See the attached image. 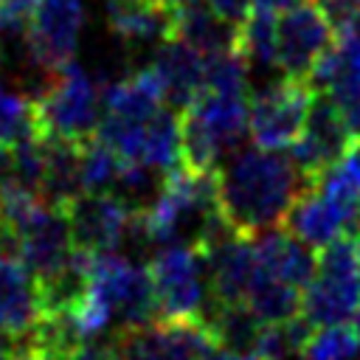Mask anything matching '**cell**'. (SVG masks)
Instances as JSON below:
<instances>
[{
  "label": "cell",
  "instance_id": "603a6c76",
  "mask_svg": "<svg viewBox=\"0 0 360 360\" xmlns=\"http://www.w3.org/2000/svg\"><path fill=\"white\" fill-rule=\"evenodd\" d=\"M301 298L304 292L281 278L267 276L262 267L245 295V304L262 323H287L290 318L301 315Z\"/></svg>",
  "mask_w": 360,
  "mask_h": 360
},
{
  "label": "cell",
  "instance_id": "f1b7e54d",
  "mask_svg": "<svg viewBox=\"0 0 360 360\" xmlns=\"http://www.w3.org/2000/svg\"><path fill=\"white\" fill-rule=\"evenodd\" d=\"M335 101V98H332ZM338 107H340V112H343V118L349 121V127H352V132L360 138V87L354 90V93H349V96H343V98H338L335 101Z\"/></svg>",
  "mask_w": 360,
  "mask_h": 360
},
{
  "label": "cell",
  "instance_id": "5bb4252c",
  "mask_svg": "<svg viewBox=\"0 0 360 360\" xmlns=\"http://www.w3.org/2000/svg\"><path fill=\"white\" fill-rule=\"evenodd\" d=\"M149 65L160 79L166 104L177 112L186 110L205 84V53L183 39H163Z\"/></svg>",
  "mask_w": 360,
  "mask_h": 360
},
{
  "label": "cell",
  "instance_id": "3957f363",
  "mask_svg": "<svg viewBox=\"0 0 360 360\" xmlns=\"http://www.w3.org/2000/svg\"><path fill=\"white\" fill-rule=\"evenodd\" d=\"M158 318H205L214 307L205 253L197 245H160L149 259Z\"/></svg>",
  "mask_w": 360,
  "mask_h": 360
},
{
  "label": "cell",
  "instance_id": "ba28073f",
  "mask_svg": "<svg viewBox=\"0 0 360 360\" xmlns=\"http://www.w3.org/2000/svg\"><path fill=\"white\" fill-rule=\"evenodd\" d=\"M11 231L20 242V259L31 267L37 281H45L65 270L76 256V242L70 233V222L65 208H56L39 200L31 211H25Z\"/></svg>",
  "mask_w": 360,
  "mask_h": 360
},
{
  "label": "cell",
  "instance_id": "9c48e42d",
  "mask_svg": "<svg viewBox=\"0 0 360 360\" xmlns=\"http://www.w3.org/2000/svg\"><path fill=\"white\" fill-rule=\"evenodd\" d=\"M360 138L352 132L340 107L323 93V96H315V101L309 107V115H307V124H304V132L290 146V158L301 169L304 180L312 186Z\"/></svg>",
  "mask_w": 360,
  "mask_h": 360
},
{
  "label": "cell",
  "instance_id": "44dd1931",
  "mask_svg": "<svg viewBox=\"0 0 360 360\" xmlns=\"http://www.w3.org/2000/svg\"><path fill=\"white\" fill-rule=\"evenodd\" d=\"M202 321H205L211 338L219 346L256 354V343H259V335H262L264 323L250 312V307L245 301H236V304L214 301V307L208 309V315Z\"/></svg>",
  "mask_w": 360,
  "mask_h": 360
},
{
  "label": "cell",
  "instance_id": "836d02e7",
  "mask_svg": "<svg viewBox=\"0 0 360 360\" xmlns=\"http://www.w3.org/2000/svg\"><path fill=\"white\" fill-rule=\"evenodd\" d=\"M11 352H14V340L0 332V360H11Z\"/></svg>",
  "mask_w": 360,
  "mask_h": 360
},
{
  "label": "cell",
  "instance_id": "83f0119b",
  "mask_svg": "<svg viewBox=\"0 0 360 360\" xmlns=\"http://www.w3.org/2000/svg\"><path fill=\"white\" fill-rule=\"evenodd\" d=\"M205 3L231 25H239L250 14V0H205Z\"/></svg>",
  "mask_w": 360,
  "mask_h": 360
},
{
  "label": "cell",
  "instance_id": "8d00e7d4",
  "mask_svg": "<svg viewBox=\"0 0 360 360\" xmlns=\"http://www.w3.org/2000/svg\"><path fill=\"white\" fill-rule=\"evenodd\" d=\"M354 321H357V329H360V309H357V318Z\"/></svg>",
  "mask_w": 360,
  "mask_h": 360
},
{
  "label": "cell",
  "instance_id": "d6986e66",
  "mask_svg": "<svg viewBox=\"0 0 360 360\" xmlns=\"http://www.w3.org/2000/svg\"><path fill=\"white\" fill-rule=\"evenodd\" d=\"M110 28L127 42L172 39L174 6L166 0H104Z\"/></svg>",
  "mask_w": 360,
  "mask_h": 360
},
{
  "label": "cell",
  "instance_id": "7c38bea8",
  "mask_svg": "<svg viewBox=\"0 0 360 360\" xmlns=\"http://www.w3.org/2000/svg\"><path fill=\"white\" fill-rule=\"evenodd\" d=\"M202 253H205V264H208V284H211L214 301H219V304L245 301V295L259 273V256H256L253 236L228 231L222 239L208 245Z\"/></svg>",
  "mask_w": 360,
  "mask_h": 360
},
{
  "label": "cell",
  "instance_id": "4dcf8cb0",
  "mask_svg": "<svg viewBox=\"0 0 360 360\" xmlns=\"http://www.w3.org/2000/svg\"><path fill=\"white\" fill-rule=\"evenodd\" d=\"M301 3H307V0H250V8L270 11V14H284V11H290Z\"/></svg>",
  "mask_w": 360,
  "mask_h": 360
},
{
  "label": "cell",
  "instance_id": "4316f807",
  "mask_svg": "<svg viewBox=\"0 0 360 360\" xmlns=\"http://www.w3.org/2000/svg\"><path fill=\"white\" fill-rule=\"evenodd\" d=\"M360 357V329L349 323L321 326L312 332L301 352V360H357Z\"/></svg>",
  "mask_w": 360,
  "mask_h": 360
},
{
  "label": "cell",
  "instance_id": "2e32d148",
  "mask_svg": "<svg viewBox=\"0 0 360 360\" xmlns=\"http://www.w3.org/2000/svg\"><path fill=\"white\" fill-rule=\"evenodd\" d=\"M256 242V256H259V267L273 276L281 278L298 290H304L318 267V256L312 253L309 245H304L298 236H292L290 231H262L253 236Z\"/></svg>",
  "mask_w": 360,
  "mask_h": 360
},
{
  "label": "cell",
  "instance_id": "4fadbf2b",
  "mask_svg": "<svg viewBox=\"0 0 360 360\" xmlns=\"http://www.w3.org/2000/svg\"><path fill=\"white\" fill-rule=\"evenodd\" d=\"M39 284L20 256H0V332L14 343L39 321Z\"/></svg>",
  "mask_w": 360,
  "mask_h": 360
},
{
  "label": "cell",
  "instance_id": "52a82bcc",
  "mask_svg": "<svg viewBox=\"0 0 360 360\" xmlns=\"http://www.w3.org/2000/svg\"><path fill=\"white\" fill-rule=\"evenodd\" d=\"M82 25V0H39L25 25V48L31 62L45 73H59L62 68L76 62Z\"/></svg>",
  "mask_w": 360,
  "mask_h": 360
},
{
  "label": "cell",
  "instance_id": "ffe728a7",
  "mask_svg": "<svg viewBox=\"0 0 360 360\" xmlns=\"http://www.w3.org/2000/svg\"><path fill=\"white\" fill-rule=\"evenodd\" d=\"M172 37L188 42L200 53H214L225 48H236V25L225 22L205 0H191L183 6H174V25Z\"/></svg>",
  "mask_w": 360,
  "mask_h": 360
},
{
  "label": "cell",
  "instance_id": "9a60e30c",
  "mask_svg": "<svg viewBox=\"0 0 360 360\" xmlns=\"http://www.w3.org/2000/svg\"><path fill=\"white\" fill-rule=\"evenodd\" d=\"M284 231L298 236L304 245L321 250L343 233H354V219L338 208L318 186H307L284 217Z\"/></svg>",
  "mask_w": 360,
  "mask_h": 360
},
{
  "label": "cell",
  "instance_id": "d6a6232c",
  "mask_svg": "<svg viewBox=\"0 0 360 360\" xmlns=\"http://www.w3.org/2000/svg\"><path fill=\"white\" fill-rule=\"evenodd\" d=\"M11 360H48L45 354H39L34 346L28 343H14V352H11Z\"/></svg>",
  "mask_w": 360,
  "mask_h": 360
},
{
  "label": "cell",
  "instance_id": "6da1fadb",
  "mask_svg": "<svg viewBox=\"0 0 360 360\" xmlns=\"http://www.w3.org/2000/svg\"><path fill=\"white\" fill-rule=\"evenodd\" d=\"M217 183L225 219L245 236L281 225L290 205L309 186L292 158L264 146L228 155V163L217 169Z\"/></svg>",
  "mask_w": 360,
  "mask_h": 360
},
{
  "label": "cell",
  "instance_id": "74e56055",
  "mask_svg": "<svg viewBox=\"0 0 360 360\" xmlns=\"http://www.w3.org/2000/svg\"><path fill=\"white\" fill-rule=\"evenodd\" d=\"M62 360H76V357H73V354H70V357H62Z\"/></svg>",
  "mask_w": 360,
  "mask_h": 360
},
{
  "label": "cell",
  "instance_id": "8992f818",
  "mask_svg": "<svg viewBox=\"0 0 360 360\" xmlns=\"http://www.w3.org/2000/svg\"><path fill=\"white\" fill-rule=\"evenodd\" d=\"M214 343L200 318H158L112 335L118 360H205Z\"/></svg>",
  "mask_w": 360,
  "mask_h": 360
},
{
  "label": "cell",
  "instance_id": "484cf974",
  "mask_svg": "<svg viewBox=\"0 0 360 360\" xmlns=\"http://www.w3.org/2000/svg\"><path fill=\"white\" fill-rule=\"evenodd\" d=\"M121 155L104 143L98 135H90L82 141V183L84 191H112L121 172H124Z\"/></svg>",
  "mask_w": 360,
  "mask_h": 360
},
{
  "label": "cell",
  "instance_id": "8fae6325",
  "mask_svg": "<svg viewBox=\"0 0 360 360\" xmlns=\"http://www.w3.org/2000/svg\"><path fill=\"white\" fill-rule=\"evenodd\" d=\"M65 214L73 242L84 253L118 250L127 242L135 217V211L112 191H84L65 208Z\"/></svg>",
  "mask_w": 360,
  "mask_h": 360
},
{
  "label": "cell",
  "instance_id": "5b68a950",
  "mask_svg": "<svg viewBox=\"0 0 360 360\" xmlns=\"http://www.w3.org/2000/svg\"><path fill=\"white\" fill-rule=\"evenodd\" d=\"M315 101V90L301 79H281L264 84L250 96L248 129L256 146L264 149H290L304 132L309 107Z\"/></svg>",
  "mask_w": 360,
  "mask_h": 360
},
{
  "label": "cell",
  "instance_id": "ac0fdd59",
  "mask_svg": "<svg viewBox=\"0 0 360 360\" xmlns=\"http://www.w3.org/2000/svg\"><path fill=\"white\" fill-rule=\"evenodd\" d=\"M82 194V143L42 135V200L56 208H68Z\"/></svg>",
  "mask_w": 360,
  "mask_h": 360
},
{
  "label": "cell",
  "instance_id": "cb8c5ba5",
  "mask_svg": "<svg viewBox=\"0 0 360 360\" xmlns=\"http://www.w3.org/2000/svg\"><path fill=\"white\" fill-rule=\"evenodd\" d=\"M312 186H318L357 225V211H360V141L340 160H335Z\"/></svg>",
  "mask_w": 360,
  "mask_h": 360
},
{
  "label": "cell",
  "instance_id": "d590c367",
  "mask_svg": "<svg viewBox=\"0 0 360 360\" xmlns=\"http://www.w3.org/2000/svg\"><path fill=\"white\" fill-rule=\"evenodd\" d=\"M354 233L360 236V211H357V225H354Z\"/></svg>",
  "mask_w": 360,
  "mask_h": 360
},
{
  "label": "cell",
  "instance_id": "277c9868",
  "mask_svg": "<svg viewBox=\"0 0 360 360\" xmlns=\"http://www.w3.org/2000/svg\"><path fill=\"white\" fill-rule=\"evenodd\" d=\"M42 135H56L68 141H87L98 127V87L93 76L70 62L59 73H51L48 87L34 98Z\"/></svg>",
  "mask_w": 360,
  "mask_h": 360
},
{
  "label": "cell",
  "instance_id": "1f68e13d",
  "mask_svg": "<svg viewBox=\"0 0 360 360\" xmlns=\"http://www.w3.org/2000/svg\"><path fill=\"white\" fill-rule=\"evenodd\" d=\"M205 360H259V357H256V354H248V352H236V349H228V346L214 343V349L208 352Z\"/></svg>",
  "mask_w": 360,
  "mask_h": 360
},
{
  "label": "cell",
  "instance_id": "7a4b0ae2",
  "mask_svg": "<svg viewBox=\"0 0 360 360\" xmlns=\"http://www.w3.org/2000/svg\"><path fill=\"white\" fill-rule=\"evenodd\" d=\"M360 309V236L343 233L318 250V267L304 287L301 315L315 326H338Z\"/></svg>",
  "mask_w": 360,
  "mask_h": 360
},
{
  "label": "cell",
  "instance_id": "e575fe53",
  "mask_svg": "<svg viewBox=\"0 0 360 360\" xmlns=\"http://www.w3.org/2000/svg\"><path fill=\"white\" fill-rule=\"evenodd\" d=\"M169 6H183V3H191V0H166Z\"/></svg>",
  "mask_w": 360,
  "mask_h": 360
},
{
  "label": "cell",
  "instance_id": "e0dca14e",
  "mask_svg": "<svg viewBox=\"0 0 360 360\" xmlns=\"http://www.w3.org/2000/svg\"><path fill=\"white\" fill-rule=\"evenodd\" d=\"M163 104H166V96L160 87V79L152 70V65H146V68L129 73L127 79L112 82L104 90L101 118L124 121V124H141V121L152 118Z\"/></svg>",
  "mask_w": 360,
  "mask_h": 360
},
{
  "label": "cell",
  "instance_id": "d4e9b609",
  "mask_svg": "<svg viewBox=\"0 0 360 360\" xmlns=\"http://www.w3.org/2000/svg\"><path fill=\"white\" fill-rule=\"evenodd\" d=\"M31 138H42L37 101L0 82V143L14 146Z\"/></svg>",
  "mask_w": 360,
  "mask_h": 360
},
{
  "label": "cell",
  "instance_id": "f546056e",
  "mask_svg": "<svg viewBox=\"0 0 360 360\" xmlns=\"http://www.w3.org/2000/svg\"><path fill=\"white\" fill-rule=\"evenodd\" d=\"M318 3L326 8L332 22H340V20H346V17L360 11V0H318Z\"/></svg>",
  "mask_w": 360,
  "mask_h": 360
},
{
  "label": "cell",
  "instance_id": "7402d4cb",
  "mask_svg": "<svg viewBox=\"0 0 360 360\" xmlns=\"http://www.w3.org/2000/svg\"><path fill=\"white\" fill-rule=\"evenodd\" d=\"M236 51L248 68L273 70L278 68V14L250 8V14L236 25Z\"/></svg>",
  "mask_w": 360,
  "mask_h": 360
},
{
  "label": "cell",
  "instance_id": "30bf717a",
  "mask_svg": "<svg viewBox=\"0 0 360 360\" xmlns=\"http://www.w3.org/2000/svg\"><path fill=\"white\" fill-rule=\"evenodd\" d=\"M335 39V22L318 0H307L278 17V70L307 82Z\"/></svg>",
  "mask_w": 360,
  "mask_h": 360
}]
</instances>
